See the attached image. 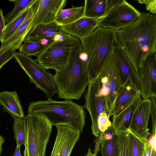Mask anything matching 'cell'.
<instances>
[{"label":"cell","mask_w":156,"mask_h":156,"mask_svg":"<svg viewBox=\"0 0 156 156\" xmlns=\"http://www.w3.org/2000/svg\"><path fill=\"white\" fill-rule=\"evenodd\" d=\"M114 46L125 52L138 71L142 61L156 52V15L143 12L131 24L115 30Z\"/></svg>","instance_id":"cell-1"},{"label":"cell","mask_w":156,"mask_h":156,"mask_svg":"<svg viewBox=\"0 0 156 156\" xmlns=\"http://www.w3.org/2000/svg\"><path fill=\"white\" fill-rule=\"evenodd\" d=\"M81 41L77 38L71 48L64 67L52 75L58 98L79 100L90 80L86 70Z\"/></svg>","instance_id":"cell-2"},{"label":"cell","mask_w":156,"mask_h":156,"mask_svg":"<svg viewBox=\"0 0 156 156\" xmlns=\"http://www.w3.org/2000/svg\"><path fill=\"white\" fill-rule=\"evenodd\" d=\"M28 114L44 116L52 126L67 125L81 133L85 122L86 112L83 106L72 100H47L32 101L29 105Z\"/></svg>","instance_id":"cell-3"},{"label":"cell","mask_w":156,"mask_h":156,"mask_svg":"<svg viewBox=\"0 0 156 156\" xmlns=\"http://www.w3.org/2000/svg\"><path fill=\"white\" fill-rule=\"evenodd\" d=\"M115 30L98 26L80 39L90 81L96 77L114 46Z\"/></svg>","instance_id":"cell-4"},{"label":"cell","mask_w":156,"mask_h":156,"mask_svg":"<svg viewBox=\"0 0 156 156\" xmlns=\"http://www.w3.org/2000/svg\"><path fill=\"white\" fill-rule=\"evenodd\" d=\"M23 119L28 156H45L52 126L41 115L28 114Z\"/></svg>","instance_id":"cell-5"},{"label":"cell","mask_w":156,"mask_h":156,"mask_svg":"<svg viewBox=\"0 0 156 156\" xmlns=\"http://www.w3.org/2000/svg\"><path fill=\"white\" fill-rule=\"evenodd\" d=\"M13 58L28 76L30 82L35 84L36 88L43 91L48 99H52L57 92L52 75L48 73L35 59L30 56L19 51L15 53Z\"/></svg>","instance_id":"cell-6"},{"label":"cell","mask_w":156,"mask_h":156,"mask_svg":"<svg viewBox=\"0 0 156 156\" xmlns=\"http://www.w3.org/2000/svg\"><path fill=\"white\" fill-rule=\"evenodd\" d=\"M77 39L70 36L52 42L36 56L35 60L45 69L59 70L67 63L70 49Z\"/></svg>","instance_id":"cell-7"},{"label":"cell","mask_w":156,"mask_h":156,"mask_svg":"<svg viewBox=\"0 0 156 156\" xmlns=\"http://www.w3.org/2000/svg\"><path fill=\"white\" fill-rule=\"evenodd\" d=\"M141 14L130 4L122 0L100 20L98 26L115 30H119L134 22Z\"/></svg>","instance_id":"cell-8"},{"label":"cell","mask_w":156,"mask_h":156,"mask_svg":"<svg viewBox=\"0 0 156 156\" xmlns=\"http://www.w3.org/2000/svg\"><path fill=\"white\" fill-rule=\"evenodd\" d=\"M138 72L142 99L156 97V52L148 55L142 61Z\"/></svg>","instance_id":"cell-9"},{"label":"cell","mask_w":156,"mask_h":156,"mask_svg":"<svg viewBox=\"0 0 156 156\" xmlns=\"http://www.w3.org/2000/svg\"><path fill=\"white\" fill-rule=\"evenodd\" d=\"M104 76L107 82L109 92L106 112L109 117L119 90L123 84L115 58L114 47L99 73Z\"/></svg>","instance_id":"cell-10"},{"label":"cell","mask_w":156,"mask_h":156,"mask_svg":"<svg viewBox=\"0 0 156 156\" xmlns=\"http://www.w3.org/2000/svg\"><path fill=\"white\" fill-rule=\"evenodd\" d=\"M87 87L84 96L85 104L83 107L89 112L92 122L91 131L94 136L99 115L104 110V98L99 93L101 83L97 76L90 81Z\"/></svg>","instance_id":"cell-11"},{"label":"cell","mask_w":156,"mask_h":156,"mask_svg":"<svg viewBox=\"0 0 156 156\" xmlns=\"http://www.w3.org/2000/svg\"><path fill=\"white\" fill-rule=\"evenodd\" d=\"M70 36L71 35L64 31L62 26L55 21L32 28L24 40L39 42L47 45L55 41Z\"/></svg>","instance_id":"cell-12"},{"label":"cell","mask_w":156,"mask_h":156,"mask_svg":"<svg viewBox=\"0 0 156 156\" xmlns=\"http://www.w3.org/2000/svg\"><path fill=\"white\" fill-rule=\"evenodd\" d=\"M55 126L57 134L50 156H70L80 133L67 125Z\"/></svg>","instance_id":"cell-13"},{"label":"cell","mask_w":156,"mask_h":156,"mask_svg":"<svg viewBox=\"0 0 156 156\" xmlns=\"http://www.w3.org/2000/svg\"><path fill=\"white\" fill-rule=\"evenodd\" d=\"M149 99L143 100L133 114L128 129L131 132L145 142L150 135L148 124L150 115Z\"/></svg>","instance_id":"cell-14"},{"label":"cell","mask_w":156,"mask_h":156,"mask_svg":"<svg viewBox=\"0 0 156 156\" xmlns=\"http://www.w3.org/2000/svg\"><path fill=\"white\" fill-rule=\"evenodd\" d=\"M67 3L66 0H39L30 30L37 25L55 21L59 12L63 9Z\"/></svg>","instance_id":"cell-15"},{"label":"cell","mask_w":156,"mask_h":156,"mask_svg":"<svg viewBox=\"0 0 156 156\" xmlns=\"http://www.w3.org/2000/svg\"><path fill=\"white\" fill-rule=\"evenodd\" d=\"M114 52L123 84L128 79H130L140 91L138 71L130 58L124 51L116 46H114Z\"/></svg>","instance_id":"cell-16"},{"label":"cell","mask_w":156,"mask_h":156,"mask_svg":"<svg viewBox=\"0 0 156 156\" xmlns=\"http://www.w3.org/2000/svg\"><path fill=\"white\" fill-rule=\"evenodd\" d=\"M39 0H36L28 9L26 16L14 34L4 43L0 48L13 47L18 49L30 30V26L37 9Z\"/></svg>","instance_id":"cell-17"},{"label":"cell","mask_w":156,"mask_h":156,"mask_svg":"<svg viewBox=\"0 0 156 156\" xmlns=\"http://www.w3.org/2000/svg\"><path fill=\"white\" fill-rule=\"evenodd\" d=\"M142 100L140 94L121 111L113 115L111 126L115 134L127 130L133 115Z\"/></svg>","instance_id":"cell-18"},{"label":"cell","mask_w":156,"mask_h":156,"mask_svg":"<svg viewBox=\"0 0 156 156\" xmlns=\"http://www.w3.org/2000/svg\"><path fill=\"white\" fill-rule=\"evenodd\" d=\"M140 91L130 79L127 80L121 87L114 102L111 115L117 114L128 105Z\"/></svg>","instance_id":"cell-19"},{"label":"cell","mask_w":156,"mask_h":156,"mask_svg":"<svg viewBox=\"0 0 156 156\" xmlns=\"http://www.w3.org/2000/svg\"><path fill=\"white\" fill-rule=\"evenodd\" d=\"M100 20L83 16L72 23L62 26V27L66 33L81 39L92 33L98 26Z\"/></svg>","instance_id":"cell-20"},{"label":"cell","mask_w":156,"mask_h":156,"mask_svg":"<svg viewBox=\"0 0 156 156\" xmlns=\"http://www.w3.org/2000/svg\"><path fill=\"white\" fill-rule=\"evenodd\" d=\"M0 105L13 119L23 118L25 116L22 106L16 91L0 92Z\"/></svg>","instance_id":"cell-21"},{"label":"cell","mask_w":156,"mask_h":156,"mask_svg":"<svg viewBox=\"0 0 156 156\" xmlns=\"http://www.w3.org/2000/svg\"><path fill=\"white\" fill-rule=\"evenodd\" d=\"M101 144L100 148L102 156H117L118 151V137L112 126L101 135Z\"/></svg>","instance_id":"cell-22"},{"label":"cell","mask_w":156,"mask_h":156,"mask_svg":"<svg viewBox=\"0 0 156 156\" xmlns=\"http://www.w3.org/2000/svg\"><path fill=\"white\" fill-rule=\"evenodd\" d=\"M84 9L82 6L62 9L58 13L55 21L62 26L69 24L84 16Z\"/></svg>","instance_id":"cell-23"},{"label":"cell","mask_w":156,"mask_h":156,"mask_svg":"<svg viewBox=\"0 0 156 156\" xmlns=\"http://www.w3.org/2000/svg\"><path fill=\"white\" fill-rule=\"evenodd\" d=\"M84 6V16L101 19L104 14L106 0H86Z\"/></svg>","instance_id":"cell-24"},{"label":"cell","mask_w":156,"mask_h":156,"mask_svg":"<svg viewBox=\"0 0 156 156\" xmlns=\"http://www.w3.org/2000/svg\"><path fill=\"white\" fill-rule=\"evenodd\" d=\"M127 133L129 156H144L147 141L145 142L140 139L128 129Z\"/></svg>","instance_id":"cell-25"},{"label":"cell","mask_w":156,"mask_h":156,"mask_svg":"<svg viewBox=\"0 0 156 156\" xmlns=\"http://www.w3.org/2000/svg\"><path fill=\"white\" fill-rule=\"evenodd\" d=\"M29 9L24 10L15 19L6 24L3 31L1 44L8 40L15 32L25 17Z\"/></svg>","instance_id":"cell-26"},{"label":"cell","mask_w":156,"mask_h":156,"mask_svg":"<svg viewBox=\"0 0 156 156\" xmlns=\"http://www.w3.org/2000/svg\"><path fill=\"white\" fill-rule=\"evenodd\" d=\"M36 0H15L9 1L14 3V8L11 12L4 16L7 23L12 21L27 9L29 8Z\"/></svg>","instance_id":"cell-27"},{"label":"cell","mask_w":156,"mask_h":156,"mask_svg":"<svg viewBox=\"0 0 156 156\" xmlns=\"http://www.w3.org/2000/svg\"><path fill=\"white\" fill-rule=\"evenodd\" d=\"M23 42L19 48V52L28 56H37L47 46L39 42L26 40H24Z\"/></svg>","instance_id":"cell-28"},{"label":"cell","mask_w":156,"mask_h":156,"mask_svg":"<svg viewBox=\"0 0 156 156\" xmlns=\"http://www.w3.org/2000/svg\"><path fill=\"white\" fill-rule=\"evenodd\" d=\"M13 130L16 146L26 144V138L24 123L23 118L14 119Z\"/></svg>","instance_id":"cell-29"},{"label":"cell","mask_w":156,"mask_h":156,"mask_svg":"<svg viewBox=\"0 0 156 156\" xmlns=\"http://www.w3.org/2000/svg\"><path fill=\"white\" fill-rule=\"evenodd\" d=\"M118 151L117 156H129L128 146L127 130L117 134Z\"/></svg>","instance_id":"cell-30"},{"label":"cell","mask_w":156,"mask_h":156,"mask_svg":"<svg viewBox=\"0 0 156 156\" xmlns=\"http://www.w3.org/2000/svg\"><path fill=\"white\" fill-rule=\"evenodd\" d=\"M106 112L104 110L99 114L97 122V129L94 136L99 137L110 126L112 123L109 120Z\"/></svg>","instance_id":"cell-31"},{"label":"cell","mask_w":156,"mask_h":156,"mask_svg":"<svg viewBox=\"0 0 156 156\" xmlns=\"http://www.w3.org/2000/svg\"><path fill=\"white\" fill-rule=\"evenodd\" d=\"M16 50V48L12 47L0 48V69L5 64L13 58Z\"/></svg>","instance_id":"cell-32"},{"label":"cell","mask_w":156,"mask_h":156,"mask_svg":"<svg viewBox=\"0 0 156 156\" xmlns=\"http://www.w3.org/2000/svg\"><path fill=\"white\" fill-rule=\"evenodd\" d=\"M151 102V112L152 121V135H156V97L152 96L149 98Z\"/></svg>","instance_id":"cell-33"},{"label":"cell","mask_w":156,"mask_h":156,"mask_svg":"<svg viewBox=\"0 0 156 156\" xmlns=\"http://www.w3.org/2000/svg\"><path fill=\"white\" fill-rule=\"evenodd\" d=\"M140 4H144L146 10L152 14H156V0H139L137 1Z\"/></svg>","instance_id":"cell-34"},{"label":"cell","mask_w":156,"mask_h":156,"mask_svg":"<svg viewBox=\"0 0 156 156\" xmlns=\"http://www.w3.org/2000/svg\"><path fill=\"white\" fill-rule=\"evenodd\" d=\"M122 0H106L105 9L103 17L105 16L107 14L110 10L115 6L120 3Z\"/></svg>","instance_id":"cell-35"},{"label":"cell","mask_w":156,"mask_h":156,"mask_svg":"<svg viewBox=\"0 0 156 156\" xmlns=\"http://www.w3.org/2000/svg\"><path fill=\"white\" fill-rule=\"evenodd\" d=\"M6 21L2 10L0 8V41L1 42L3 31L5 26Z\"/></svg>","instance_id":"cell-36"},{"label":"cell","mask_w":156,"mask_h":156,"mask_svg":"<svg viewBox=\"0 0 156 156\" xmlns=\"http://www.w3.org/2000/svg\"><path fill=\"white\" fill-rule=\"evenodd\" d=\"M94 142L95 144V148L94 150V154L97 155L98 152L100 150V146L101 144V136L97 137L94 139Z\"/></svg>","instance_id":"cell-37"},{"label":"cell","mask_w":156,"mask_h":156,"mask_svg":"<svg viewBox=\"0 0 156 156\" xmlns=\"http://www.w3.org/2000/svg\"><path fill=\"white\" fill-rule=\"evenodd\" d=\"M152 147L150 140L146 142L145 151L144 156H150L151 152Z\"/></svg>","instance_id":"cell-38"},{"label":"cell","mask_w":156,"mask_h":156,"mask_svg":"<svg viewBox=\"0 0 156 156\" xmlns=\"http://www.w3.org/2000/svg\"><path fill=\"white\" fill-rule=\"evenodd\" d=\"M20 147V146H16L13 156H23V155H21V154Z\"/></svg>","instance_id":"cell-39"},{"label":"cell","mask_w":156,"mask_h":156,"mask_svg":"<svg viewBox=\"0 0 156 156\" xmlns=\"http://www.w3.org/2000/svg\"><path fill=\"white\" fill-rule=\"evenodd\" d=\"M5 141V140L4 137L0 135V155H1L2 151V145Z\"/></svg>","instance_id":"cell-40"},{"label":"cell","mask_w":156,"mask_h":156,"mask_svg":"<svg viewBox=\"0 0 156 156\" xmlns=\"http://www.w3.org/2000/svg\"><path fill=\"white\" fill-rule=\"evenodd\" d=\"M85 156H97L94 153H92L91 151L90 148H89L87 155Z\"/></svg>","instance_id":"cell-41"},{"label":"cell","mask_w":156,"mask_h":156,"mask_svg":"<svg viewBox=\"0 0 156 156\" xmlns=\"http://www.w3.org/2000/svg\"><path fill=\"white\" fill-rule=\"evenodd\" d=\"M23 156H28L27 150L26 147H25V149L23 151Z\"/></svg>","instance_id":"cell-42"}]
</instances>
